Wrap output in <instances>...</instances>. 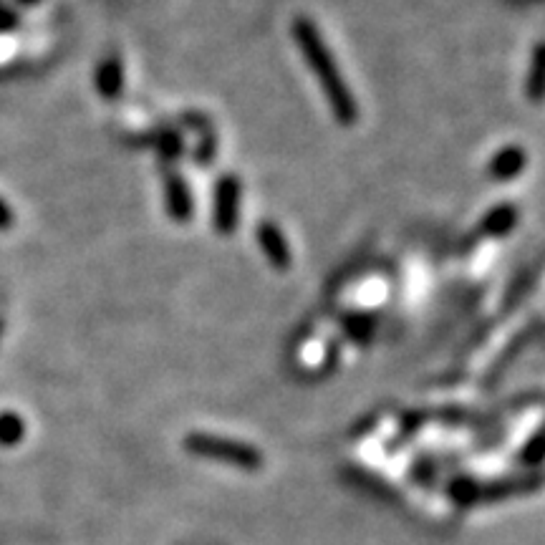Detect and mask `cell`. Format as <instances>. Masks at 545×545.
I'll use <instances>...</instances> for the list:
<instances>
[{"mask_svg": "<svg viewBox=\"0 0 545 545\" xmlns=\"http://www.w3.org/2000/svg\"><path fill=\"white\" fill-rule=\"evenodd\" d=\"M293 41H296L298 51L303 53L308 69L316 76L321 91L326 94V101H329V109L336 122L341 127L356 124V119H359V106H356L354 94H351L349 84H346L339 66H336L334 53H331V48L326 46V41L318 33L316 23L306 16H298L293 21Z\"/></svg>", "mask_w": 545, "mask_h": 545, "instance_id": "6da1fadb", "label": "cell"}, {"mask_svg": "<svg viewBox=\"0 0 545 545\" xmlns=\"http://www.w3.org/2000/svg\"><path fill=\"white\" fill-rule=\"evenodd\" d=\"M240 180L235 175H220L212 197V223L220 235H233L240 217Z\"/></svg>", "mask_w": 545, "mask_h": 545, "instance_id": "7a4b0ae2", "label": "cell"}, {"mask_svg": "<svg viewBox=\"0 0 545 545\" xmlns=\"http://www.w3.org/2000/svg\"><path fill=\"white\" fill-rule=\"evenodd\" d=\"M255 240H258L260 250H263L265 260L276 270H288L293 263L291 245H288L286 233L278 228L273 220H260L258 228H255Z\"/></svg>", "mask_w": 545, "mask_h": 545, "instance_id": "3957f363", "label": "cell"}, {"mask_svg": "<svg viewBox=\"0 0 545 545\" xmlns=\"http://www.w3.org/2000/svg\"><path fill=\"white\" fill-rule=\"evenodd\" d=\"M165 200H167V212L175 223L185 225L190 223L192 215H195V200H192V190L187 185V180L177 172H167L165 177Z\"/></svg>", "mask_w": 545, "mask_h": 545, "instance_id": "277c9868", "label": "cell"}, {"mask_svg": "<svg viewBox=\"0 0 545 545\" xmlns=\"http://www.w3.org/2000/svg\"><path fill=\"white\" fill-rule=\"evenodd\" d=\"M518 207L503 202V205H495L493 210H487V215L482 217L480 225H477V235L480 238H505L515 230L518 225Z\"/></svg>", "mask_w": 545, "mask_h": 545, "instance_id": "5b68a950", "label": "cell"}, {"mask_svg": "<svg viewBox=\"0 0 545 545\" xmlns=\"http://www.w3.org/2000/svg\"><path fill=\"white\" fill-rule=\"evenodd\" d=\"M528 165V154L520 147L510 144V147H503L490 162V177L498 182H510L520 175Z\"/></svg>", "mask_w": 545, "mask_h": 545, "instance_id": "8992f818", "label": "cell"}, {"mask_svg": "<svg viewBox=\"0 0 545 545\" xmlns=\"http://www.w3.org/2000/svg\"><path fill=\"white\" fill-rule=\"evenodd\" d=\"M96 91L106 99H117L124 91V66L117 56L99 64V69H96Z\"/></svg>", "mask_w": 545, "mask_h": 545, "instance_id": "52a82bcc", "label": "cell"}, {"mask_svg": "<svg viewBox=\"0 0 545 545\" xmlns=\"http://www.w3.org/2000/svg\"><path fill=\"white\" fill-rule=\"evenodd\" d=\"M540 66H543V61H540V46H535L533 64H530V99L533 101L540 99Z\"/></svg>", "mask_w": 545, "mask_h": 545, "instance_id": "ba28073f", "label": "cell"}, {"mask_svg": "<svg viewBox=\"0 0 545 545\" xmlns=\"http://www.w3.org/2000/svg\"><path fill=\"white\" fill-rule=\"evenodd\" d=\"M11 210H8L6 205H3V200H0V228H11Z\"/></svg>", "mask_w": 545, "mask_h": 545, "instance_id": "9c48e42d", "label": "cell"}]
</instances>
